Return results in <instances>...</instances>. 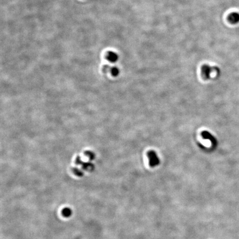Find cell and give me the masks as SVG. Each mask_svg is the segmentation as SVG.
<instances>
[{"label":"cell","mask_w":239,"mask_h":239,"mask_svg":"<svg viewBox=\"0 0 239 239\" xmlns=\"http://www.w3.org/2000/svg\"><path fill=\"white\" fill-rule=\"evenodd\" d=\"M107 60L110 63H116L119 59V56L118 54L114 51H109L107 53L106 55Z\"/></svg>","instance_id":"obj_4"},{"label":"cell","mask_w":239,"mask_h":239,"mask_svg":"<svg viewBox=\"0 0 239 239\" xmlns=\"http://www.w3.org/2000/svg\"><path fill=\"white\" fill-rule=\"evenodd\" d=\"M86 155H87L89 158H90L91 160H92V159H94V156H95V155H94V153H93V152H90V151H88V152H86Z\"/></svg>","instance_id":"obj_8"},{"label":"cell","mask_w":239,"mask_h":239,"mask_svg":"<svg viewBox=\"0 0 239 239\" xmlns=\"http://www.w3.org/2000/svg\"><path fill=\"white\" fill-rule=\"evenodd\" d=\"M201 135L202 136L203 138L210 141L214 147H216V146L218 145L217 139L210 132L207 131H204L201 132Z\"/></svg>","instance_id":"obj_3"},{"label":"cell","mask_w":239,"mask_h":239,"mask_svg":"<svg viewBox=\"0 0 239 239\" xmlns=\"http://www.w3.org/2000/svg\"><path fill=\"white\" fill-rule=\"evenodd\" d=\"M110 71L112 75L114 76V77H117L119 75L120 73L119 68L118 67H116V66H113V67L111 68Z\"/></svg>","instance_id":"obj_6"},{"label":"cell","mask_w":239,"mask_h":239,"mask_svg":"<svg viewBox=\"0 0 239 239\" xmlns=\"http://www.w3.org/2000/svg\"><path fill=\"white\" fill-rule=\"evenodd\" d=\"M213 71H215L214 67L213 68L209 65H203L201 68V76L205 80H208L210 78L211 73Z\"/></svg>","instance_id":"obj_2"},{"label":"cell","mask_w":239,"mask_h":239,"mask_svg":"<svg viewBox=\"0 0 239 239\" xmlns=\"http://www.w3.org/2000/svg\"><path fill=\"white\" fill-rule=\"evenodd\" d=\"M228 21L233 25H236L239 22V13L238 12H232L227 17Z\"/></svg>","instance_id":"obj_5"},{"label":"cell","mask_w":239,"mask_h":239,"mask_svg":"<svg viewBox=\"0 0 239 239\" xmlns=\"http://www.w3.org/2000/svg\"><path fill=\"white\" fill-rule=\"evenodd\" d=\"M63 215L65 217H69L71 215V210L69 208H65L63 210Z\"/></svg>","instance_id":"obj_7"},{"label":"cell","mask_w":239,"mask_h":239,"mask_svg":"<svg viewBox=\"0 0 239 239\" xmlns=\"http://www.w3.org/2000/svg\"><path fill=\"white\" fill-rule=\"evenodd\" d=\"M147 156L149 158V164L151 167H155L160 164V159L155 151L153 150L149 151L147 152Z\"/></svg>","instance_id":"obj_1"}]
</instances>
